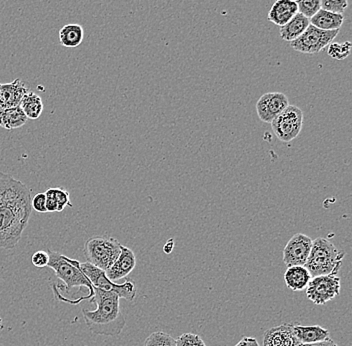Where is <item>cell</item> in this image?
<instances>
[{
	"instance_id": "32",
	"label": "cell",
	"mask_w": 352,
	"mask_h": 346,
	"mask_svg": "<svg viewBox=\"0 0 352 346\" xmlns=\"http://www.w3.org/2000/svg\"><path fill=\"white\" fill-rule=\"evenodd\" d=\"M235 346H259V343L253 337L245 336Z\"/></svg>"
},
{
	"instance_id": "17",
	"label": "cell",
	"mask_w": 352,
	"mask_h": 346,
	"mask_svg": "<svg viewBox=\"0 0 352 346\" xmlns=\"http://www.w3.org/2000/svg\"><path fill=\"white\" fill-rule=\"evenodd\" d=\"M311 277L307 268L301 266H290L285 273L286 286L292 292H301L307 288Z\"/></svg>"
},
{
	"instance_id": "5",
	"label": "cell",
	"mask_w": 352,
	"mask_h": 346,
	"mask_svg": "<svg viewBox=\"0 0 352 346\" xmlns=\"http://www.w3.org/2000/svg\"><path fill=\"white\" fill-rule=\"evenodd\" d=\"M120 252V242L113 237H90L85 244V255L88 263L104 271L118 259Z\"/></svg>"
},
{
	"instance_id": "27",
	"label": "cell",
	"mask_w": 352,
	"mask_h": 346,
	"mask_svg": "<svg viewBox=\"0 0 352 346\" xmlns=\"http://www.w3.org/2000/svg\"><path fill=\"white\" fill-rule=\"evenodd\" d=\"M176 346H206L204 339L198 334H182L175 339Z\"/></svg>"
},
{
	"instance_id": "4",
	"label": "cell",
	"mask_w": 352,
	"mask_h": 346,
	"mask_svg": "<svg viewBox=\"0 0 352 346\" xmlns=\"http://www.w3.org/2000/svg\"><path fill=\"white\" fill-rule=\"evenodd\" d=\"M47 252L50 255L47 266L54 270L56 277L63 281L66 292L77 288H80V293L83 292V290H88L87 299H91L94 295V288L87 275L80 270V262L56 251L47 250Z\"/></svg>"
},
{
	"instance_id": "30",
	"label": "cell",
	"mask_w": 352,
	"mask_h": 346,
	"mask_svg": "<svg viewBox=\"0 0 352 346\" xmlns=\"http://www.w3.org/2000/svg\"><path fill=\"white\" fill-rule=\"evenodd\" d=\"M46 196L45 193H37L32 199V206L34 210L39 213H46Z\"/></svg>"
},
{
	"instance_id": "24",
	"label": "cell",
	"mask_w": 352,
	"mask_h": 346,
	"mask_svg": "<svg viewBox=\"0 0 352 346\" xmlns=\"http://www.w3.org/2000/svg\"><path fill=\"white\" fill-rule=\"evenodd\" d=\"M144 346H176L175 339L165 332H153L147 337Z\"/></svg>"
},
{
	"instance_id": "1",
	"label": "cell",
	"mask_w": 352,
	"mask_h": 346,
	"mask_svg": "<svg viewBox=\"0 0 352 346\" xmlns=\"http://www.w3.org/2000/svg\"><path fill=\"white\" fill-rule=\"evenodd\" d=\"M32 191L21 180L0 173V248H14L32 215Z\"/></svg>"
},
{
	"instance_id": "19",
	"label": "cell",
	"mask_w": 352,
	"mask_h": 346,
	"mask_svg": "<svg viewBox=\"0 0 352 346\" xmlns=\"http://www.w3.org/2000/svg\"><path fill=\"white\" fill-rule=\"evenodd\" d=\"M344 17L340 13L330 12L324 10H319L311 19H309L310 24L322 30H340Z\"/></svg>"
},
{
	"instance_id": "10",
	"label": "cell",
	"mask_w": 352,
	"mask_h": 346,
	"mask_svg": "<svg viewBox=\"0 0 352 346\" xmlns=\"http://www.w3.org/2000/svg\"><path fill=\"white\" fill-rule=\"evenodd\" d=\"M312 241L307 235L296 233L290 238L283 250V261L287 268L290 266H305L311 250Z\"/></svg>"
},
{
	"instance_id": "11",
	"label": "cell",
	"mask_w": 352,
	"mask_h": 346,
	"mask_svg": "<svg viewBox=\"0 0 352 346\" xmlns=\"http://www.w3.org/2000/svg\"><path fill=\"white\" fill-rule=\"evenodd\" d=\"M289 105L287 96L281 92L264 94L256 103V112L261 121L272 123Z\"/></svg>"
},
{
	"instance_id": "26",
	"label": "cell",
	"mask_w": 352,
	"mask_h": 346,
	"mask_svg": "<svg viewBox=\"0 0 352 346\" xmlns=\"http://www.w3.org/2000/svg\"><path fill=\"white\" fill-rule=\"evenodd\" d=\"M321 10L342 14L349 6L347 0H320Z\"/></svg>"
},
{
	"instance_id": "8",
	"label": "cell",
	"mask_w": 352,
	"mask_h": 346,
	"mask_svg": "<svg viewBox=\"0 0 352 346\" xmlns=\"http://www.w3.org/2000/svg\"><path fill=\"white\" fill-rule=\"evenodd\" d=\"M270 125L279 140L289 142L296 140L302 129V110L296 105H288Z\"/></svg>"
},
{
	"instance_id": "3",
	"label": "cell",
	"mask_w": 352,
	"mask_h": 346,
	"mask_svg": "<svg viewBox=\"0 0 352 346\" xmlns=\"http://www.w3.org/2000/svg\"><path fill=\"white\" fill-rule=\"evenodd\" d=\"M344 255L345 253L338 250L329 239L318 237L312 241L311 250L305 266L312 277L318 275H338Z\"/></svg>"
},
{
	"instance_id": "21",
	"label": "cell",
	"mask_w": 352,
	"mask_h": 346,
	"mask_svg": "<svg viewBox=\"0 0 352 346\" xmlns=\"http://www.w3.org/2000/svg\"><path fill=\"white\" fill-rule=\"evenodd\" d=\"M22 111L25 114L28 119H38L43 112V102L41 96H37L34 92L28 90L23 96H22L21 105H19Z\"/></svg>"
},
{
	"instance_id": "31",
	"label": "cell",
	"mask_w": 352,
	"mask_h": 346,
	"mask_svg": "<svg viewBox=\"0 0 352 346\" xmlns=\"http://www.w3.org/2000/svg\"><path fill=\"white\" fill-rule=\"evenodd\" d=\"M298 346H338V345L329 337V338L325 339V340L319 341V343H307V345L299 343Z\"/></svg>"
},
{
	"instance_id": "18",
	"label": "cell",
	"mask_w": 352,
	"mask_h": 346,
	"mask_svg": "<svg viewBox=\"0 0 352 346\" xmlns=\"http://www.w3.org/2000/svg\"><path fill=\"white\" fill-rule=\"evenodd\" d=\"M309 24V19L297 13L287 23L280 26V37L283 41L292 43L307 30Z\"/></svg>"
},
{
	"instance_id": "25",
	"label": "cell",
	"mask_w": 352,
	"mask_h": 346,
	"mask_svg": "<svg viewBox=\"0 0 352 346\" xmlns=\"http://www.w3.org/2000/svg\"><path fill=\"white\" fill-rule=\"evenodd\" d=\"M296 2L298 13L309 19L321 10L320 0H296Z\"/></svg>"
},
{
	"instance_id": "6",
	"label": "cell",
	"mask_w": 352,
	"mask_h": 346,
	"mask_svg": "<svg viewBox=\"0 0 352 346\" xmlns=\"http://www.w3.org/2000/svg\"><path fill=\"white\" fill-rule=\"evenodd\" d=\"M79 266L94 288L118 293L120 299H126L127 301H133L135 299L136 286L133 281H126L124 283L116 284V282L110 281L104 270L88 263L87 261L83 263L80 262Z\"/></svg>"
},
{
	"instance_id": "33",
	"label": "cell",
	"mask_w": 352,
	"mask_h": 346,
	"mask_svg": "<svg viewBox=\"0 0 352 346\" xmlns=\"http://www.w3.org/2000/svg\"><path fill=\"white\" fill-rule=\"evenodd\" d=\"M173 248H175V244H173V239H169L168 241L165 244L164 250L166 255H169L171 253V251L173 250Z\"/></svg>"
},
{
	"instance_id": "23",
	"label": "cell",
	"mask_w": 352,
	"mask_h": 346,
	"mask_svg": "<svg viewBox=\"0 0 352 346\" xmlns=\"http://www.w3.org/2000/svg\"><path fill=\"white\" fill-rule=\"evenodd\" d=\"M351 48L352 44L351 41H345V43H331L329 45L327 54L331 58L336 59V61H344L351 54Z\"/></svg>"
},
{
	"instance_id": "28",
	"label": "cell",
	"mask_w": 352,
	"mask_h": 346,
	"mask_svg": "<svg viewBox=\"0 0 352 346\" xmlns=\"http://www.w3.org/2000/svg\"><path fill=\"white\" fill-rule=\"evenodd\" d=\"M52 195H54L57 206H58V213L63 211L66 206H72V202H70L69 193L63 187L52 188Z\"/></svg>"
},
{
	"instance_id": "14",
	"label": "cell",
	"mask_w": 352,
	"mask_h": 346,
	"mask_svg": "<svg viewBox=\"0 0 352 346\" xmlns=\"http://www.w3.org/2000/svg\"><path fill=\"white\" fill-rule=\"evenodd\" d=\"M292 323H283L281 325L270 328L264 334L263 346H298Z\"/></svg>"
},
{
	"instance_id": "13",
	"label": "cell",
	"mask_w": 352,
	"mask_h": 346,
	"mask_svg": "<svg viewBox=\"0 0 352 346\" xmlns=\"http://www.w3.org/2000/svg\"><path fill=\"white\" fill-rule=\"evenodd\" d=\"M136 257L133 251L126 246H121V252L118 259L114 263L105 271L107 277L110 281H116L124 279L127 275L131 274L132 270L135 268Z\"/></svg>"
},
{
	"instance_id": "15",
	"label": "cell",
	"mask_w": 352,
	"mask_h": 346,
	"mask_svg": "<svg viewBox=\"0 0 352 346\" xmlns=\"http://www.w3.org/2000/svg\"><path fill=\"white\" fill-rule=\"evenodd\" d=\"M298 13L296 0H276L268 12V21L283 26Z\"/></svg>"
},
{
	"instance_id": "7",
	"label": "cell",
	"mask_w": 352,
	"mask_h": 346,
	"mask_svg": "<svg viewBox=\"0 0 352 346\" xmlns=\"http://www.w3.org/2000/svg\"><path fill=\"white\" fill-rule=\"evenodd\" d=\"M338 33L340 30H322L309 24L307 30L296 41L289 43V45L301 54H316L333 43Z\"/></svg>"
},
{
	"instance_id": "20",
	"label": "cell",
	"mask_w": 352,
	"mask_h": 346,
	"mask_svg": "<svg viewBox=\"0 0 352 346\" xmlns=\"http://www.w3.org/2000/svg\"><path fill=\"white\" fill-rule=\"evenodd\" d=\"M85 39V30L80 24H66L59 30V43L65 47L74 48Z\"/></svg>"
},
{
	"instance_id": "12",
	"label": "cell",
	"mask_w": 352,
	"mask_h": 346,
	"mask_svg": "<svg viewBox=\"0 0 352 346\" xmlns=\"http://www.w3.org/2000/svg\"><path fill=\"white\" fill-rule=\"evenodd\" d=\"M21 79L16 78L10 83H0V113L4 110L19 107L22 96L28 91Z\"/></svg>"
},
{
	"instance_id": "16",
	"label": "cell",
	"mask_w": 352,
	"mask_h": 346,
	"mask_svg": "<svg viewBox=\"0 0 352 346\" xmlns=\"http://www.w3.org/2000/svg\"><path fill=\"white\" fill-rule=\"evenodd\" d=\"M299 343H314L329 338V332L319 325H300L299 323H292Z\"/></svg>"
},
{
	"instance_id": "2",
	"label": "cell",
	"mask_w": 352,
	"mask_h": 346,
	"mask_svg": "<svg viewBox=\"0 0 352 346\" xmlns=\"http://www.w3.org/2000/svg\"><path fill=\"white\" fill-rule=\"evenodd\" d=\"M94 288L90 303L96 304V310H82L88 329L96 336H118L126 325L120 310V297L114 292Z\"/></svg>"
},
{
	"instance_id": "22",
	"label": "cell",
	"mask_w": 352,
	"mask_h": 346,
	"mask_svg": "<svg viewBox=\"0 0 352 346\" xmlns=\"http://www.w3.org/2000/svg\"><path fill=\"white\" fill-rule=\"evenodd\" d=\"M26 118L21 107H12V109L4 110L0 113V127L8 130L21 129L26 122Z\"/></svg>"
},
{
	"instance_id": "9",
	"label": "cell",
	"mask_w": 352,
	"mask_h": 346,
	"mask_svg": "<svg viewBox=\"0 0 352 346\" xmlns=\"http://www.w3.org/2000/svg\"><path fill=\"white\" fill-rule=\"evenodd\" d=\"M340 279L336 274L311 277L307 288V296L316 305H323L340 295Z\"/></svg>"
},
{
	"instance_id": "29",
	"label": "cell",
	"mask_w": 352,
	"mask_h": 346,
	"mask_svg": "<svg viewBox=\"0 0 352 346\" xmlns=\"http://www.w3.org/2000/svg\"><path fill=\"white\" fill-rule=\"evenodd\" d=\"M32 262L35 268H46V266H47L48 262H50V255H48L47 251H36V252L33 253Z\"/></svg>"
}]
</instances>
